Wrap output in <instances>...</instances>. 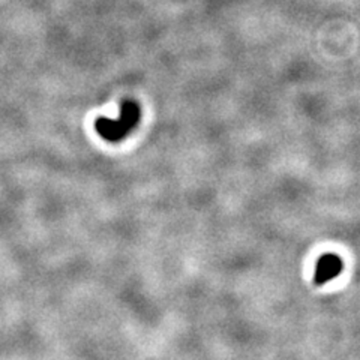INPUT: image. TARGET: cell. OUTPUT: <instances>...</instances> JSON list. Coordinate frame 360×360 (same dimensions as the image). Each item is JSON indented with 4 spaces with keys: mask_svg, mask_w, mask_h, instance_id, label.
I'll use <instances>...</instances> for the list:
<instances>
[{
    "mask_svg": "<svg viewBox=\"0 0 360 360\" xmlns=\"http://www.w3.org/2000/svg\"><path fill=\"white\" fill-rule=\"evenodd\" d=\"M141 117L140 105L135 101H123L120 105L119 116L116 119L99 117L95 122L96 132L105 141L117 143L122 141L127 135L135 129Z\"/></svg>",
    "mask_w": 360,
    "mask_h": 360,
    "instance_id": "6da1fadb",
    "label": "cell"
},
{
    "mask_svg": "<svg viewBox=\"0 0 360 360\" xmlns=\"http://www.w3.org/2000/svg\"><path fill=\"white\" fill-rule=\"evenodd\" d=\"M342 269H344V262L341 260V257H338L335 254L323 255L317 263V269H315V275H314L315 284L324 285L330 283L332 279L340 276Z\"/></svg>",
    "mask_w": 360,
    "mask_h": 360,
    "instance_id": "7a4b0ae2",
    "label": "cell"
}]
</instances>
